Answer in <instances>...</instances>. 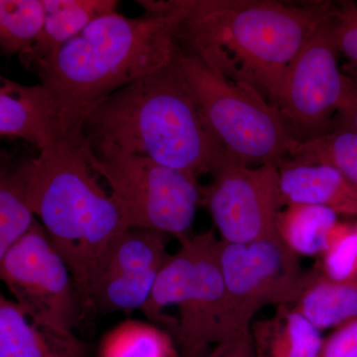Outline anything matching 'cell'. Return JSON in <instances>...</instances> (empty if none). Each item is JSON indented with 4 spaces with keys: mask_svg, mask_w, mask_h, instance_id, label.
I'll use <instances>...</instances> for the list:
<instances>
[{
    "mask_svg": "<svg viewBox=\"0 0 357 357\" xmlns=\"http://www.w3.org/2000/svg\"><path fill=\"white\" fill-rule=\"evenodd\" d=\"M138 17L100 16L44 60L36 73L50 98L58 137L82 135L89 115L109 96L172 60L191 0L137 1Z\"/></svg>",
    "mask_w": 357,
    "mask_h": 357,
    "instance_id": "1",
    "label": "cell"
},
{
    "mask_svg": "<svg viewBox=\"0 0 357 357\" xmlns=\"http://www.w3.org/2000/svg\"><path fill=\"white\" fill-rule=\"evenodd\" d=\"M333 2L191 0L178 31L181 51L277 107L288 68Z\"/></svg>",
    "mask_w": 357,
    "mask_h": 357,
    "instance_id": "2",
    "label": "cell"
},
{
    "mask_svg": "<svg viewBox=\"0 0 357 357\" xmlns=\"http://www.w3.org/2000/svg\"><path fill=\"white\" fill-rule=\"evenodd\" d=\"M83 135L89 147L114 148L197 178L229 155L185 79L180 48L165 66L96 107Z\"/></svg>",
    "mask_w": 357,
    "mask_h": 357,
    "instance_id": "3",
    "label": "cell"
},
{
    "mask_svg": "<svg viewBox=\"0 0 357 357\" xmlns=\"http://www.w3.org/2000/svg\"><path fill=\"white\" fill-rule=\"evenodd\" d=\"M83 134L60 137L21 163L34 215L69 267L82 309H89V278L110 241L129 229L119 202L100 187Z\"/></svg>",
    "mask_w": 357,
    "mask_h": 357,
    "instance_id": "4",
    "label": "cell"
},
{
    "mask_svg": "<svg viewBox=\"0 0 357 357\" xmlns=\"http://www.w3.org/2000/svg\"><path fill=\"white\" fill-rule=\"evenodd\" d=\"M177 252L160 270L142 310L155 326L174 335L182 351L208 349L244 332L237 325L218 261L213 229L178 238Z\"/></svg>",
    "mask_w": 357,
    "mask_h": 357,
    "instance_id": "5",
    "label": "cell"
},
{
    "mask_svg": "<svg viewBox=\"0 0 357 357\" xmlns=\"http://www.w3.org/2000/svg\"><path fill=\"white\" fill-rule=\"evenodd\" d=\"M181 62L208 126L232 159L259 167L278 165L289 156L298 139L280 110L182 51Z\"/></svg>",
    "mask_w": 357,
    "mask_h": 357,
    "instance_id": "6",
    "label": "cell"
},
{
    "mask_svg": "<svg viewBox=\"0 0 357 357\" xmlns=\"http://www.w3.org/2000/svg\"><path fill=\"white\" fill-rule=\"evenodd\" d=\"M88 157L109 185L128 229L189 236L202 204L198 178L114 148L89 146Z\"/></svg>",
    "mask_w": 357,
    "mask_h": 357,
    "instance_id": "7",
    "label": "cell"
},
{
    "mask_svg": "<svg viewBox=\"0 0 357 357\" xmlns=\"http://www.w3.org/2000/svg\"><path fill=\"white\" fill-rule=\"evenodd\" d=\"M0 277L33 324L73 335L81 303L69 267L43 225L35 222L0 257Z\"/></svg>",
    "mask_w": 357,
    "mask_h": 357,
    "instance_id": "8",
    "label": "cell"
},
{
    "mask_svg": "<svg viewBox=\"0 0 357 357\" xmlns=\"http://www.w3.org/2000/svg\"><path fill=\"white\" fill-rule=\"evenodd\" d=\"M218 261L237 325L250 330L256 312L268 305H293L306 285L300 256L278 234L248 243L220 239Z\"/></svg>",
    "mask_w": 357,
    "mask_h": 357,
    "instance_id": "9",
    "label": "cell"
},
{
    "mask_svg": "<svg viewBox=\"0 0 357 357\" xmlns=\"http://www.w3.org/2000/svg\"><path fill=\"white\" fill-rule=\"evenodd\" d=\"M332 8L288 68L282 83L277 109L289 128L303 136L300 140L331 130L349 89V77L338 66Z\"/></svg>",
    "mask_w": 357,
    "mask_h": 357,
    "instance_id": "10",
    "label": "cell"
},
{
    "mask_svg": "<svg viewBox=\"0 0 357 357\" xmlns=\"http://www.w3.org/2000/svg\"><path fill=\"white\" fill-rule=\"evenodd\" d=\"M213 181L201 187L202 204L229 243H248L277 234L278 165L248 167L225 157L211 172Z\"/></svg>",
    "mask_w": 357,
    "mask_h": 357,
    "instance_id": "11",
    "label": "cell"
},
{
    "mask_svg": "<svg viewBox=\"0 0 357 357\" xmlns=\"http://www.w3.org/2000/svg\"><path fill=\"white\" fill-rule=\"evenodd\" d=\"M167 241L168 234L151 229H129L115 236L89 274V309L142 311L170 256Z\"/></svg>",
    "mask_w": 357,
    "mask_h": 357,
    "instance_id": "12",
    "label": "cell"
},
{
    "mask_svg": "<svg viewBox=\"0 0 357 357\" xmlns=\"http://www.w3.org/2000/svg\"><path fill=\"white\" fill-rule=\"evenodd\" d=\"M278 190L282 208L306 204L357 217V188L332 166L284 159L278 164Z\"/></svg>",
    "mask_w": 357,
    "mask_h": 357,
    "instance_id": "13",
    "label": "cell"
},
{
    "mask_svg": "<svg viewBox=\"0 0 357 357\" xmlns=\"http://www.w3.org/2000/svg\"><path fill=\"white\" fill-rule=\"evenodd\" d=\"M0 134L20 138L40 151L58 139L48 93L41 84L25 86L1 77Z\"/></svg>",
    "mask_w": 357,
    "mask_h": 357,
    "instance_id": "14",
    "label": "cell"
},
{
    "mask_svg": "<svg viewBox=\"0 0 357 357\" xmlns=\"http://www.w3.org/2000/svg\"><path fill=\"white\" fill-rule=\"evenodd\" d=\"M84 344L33 324L14 301L0 297V357H83Z\"/></svg>",
    "mask_w": 357,
    "mask_h": 357,
    "instance_id": "15",
    "label": "cell"
},
{
    "mask_svg": "<svg viewBox=\"0 0 357 357\" xmlns=\"http://www.w3.org/2000/svg\"><path fill=\"white\" fill-rule=\"evenodd\" d=\"M251 340L257 357H319L321 331L292 305H281L269 318L251 324Z\"/></svg>",
    "mask_w": 357,
    "mask_h": 357,
    "instance_id": "16",
    "label": "cell"
},
{
    "mask_svg": "<svg viewBox=\"0 0 357 357\" xmlns=\"http://www.w3.org/2000/svg\"><path fill=\"white\" fill-rule=\"evenodd\" d=\"M46 18L41 34L29 50L20 56L26 69L44 60L74 39L86 26L105 14L114 13L115 0H44Z\"/></svg>",
    "mask_w": 357,
    "mask_h": 357,
    "instance_id": "17",
    "label": "cell"
},
{
    "mask_svg": "<svg viewBox=\"0 0 357 357\" xmlns=\"http://www.w3.org/2000/svg\"><path fill=\"white\" fill-rule=\"evenodd\" d=\"M292 306L321 333L344 325L357 318V275L333 280L312 268Z\"/></svg>",
    "mask_w": 357,
    "mask_h": 357,
    "instance_id": "18",
    "label": "cell"
},
{
    "mask_svg": "<svg viewBox=\"0 0 357 357\" xmlns=\"http://www.w3.org/2000/svg\"><path fill=\"white\" fill-rule=\"evenodd\" d=\"M338 217L335 211L321 206H284L277 217V234L300 257L319 258L330 245L333 230L340 222Z\"/></svg>",
    "mask_w": 357,
    "mask_h": 357,
    "instance_id": "19",
    "label": "cell"
},
{
    "mask_svg": "<svg viewBox=\"0 0 357 357\" xmlns=\"http://www.w3.org/2000/svg\"><path fill=\"white\" fill-rule=\"evenodd\" d=\"M175 340L163 328L143 323L123 321L107 333L100 357H178Z\"/></svg>",
    "mask_w": 357,
    "mask_h": 357,
    "instance_id": "20",
    "label": "cell"
},
{
    "mask_svg": "<svg viewBox=\"0 0 357 357\" xmlns=\"http://www.w3.org/2000/svg\"><path fill=\"white\" fill-rule=\"evenodd\" d=\"M27 196L21 164L0 172V257L20 241L36 222Z\"/></svg>",
    "mask_w": 357,
    "mask_h": 357,
    "instance_id": "21",
    "label": "cell"
},
{
    "mask_svg": "<svg viewBox=\"0 0 357 357\" xmlns=\"http://www.w3.org/2000/svg\"><path fill=\"white\" fill-rule=\"evenodd\" d=\"M289 157L302 163L332 166L357 188L356 131L333 129L316 137L297 140Z\"/></svg>",
    "mask_w": 357,
    "mask_h": 357,
    "instance_id": "22",
    "label": "cell"
},
{
    "mask_svg": "<svg viewBox=\"0 0 357 357\" xmlns=\"http://www.w3.org/2000/svg\"><path fill=\"white\" fill-rule=\"evenodd\" d=\"M44 0H0V50L10 57L25 53L45 24Z\"/></svg>",
    "mask_w": 357,
    "mask_h": 357,
    "instance_id": "23",
    "label": "cell"
},
{
    "mask_svg": "<svg viewBox=\"0 0 357 357\" xmlns=\"http://www.w3.org/2000/svg\"><path fill=\"white\" fill-rule=\"evenodd\" d=\"M314 267L333 280L357 275V220L337 222L330 245Z\"/></svg>",
    "mask_w": 357,
    "mask_h": 357,
    "instance_id": "24",
    "label": "cell"
},
{
    "mask_svg": "<svg viewBox=\"0 0 357 357\" xmlns=\"http://www.w3.org/2000/svg\"><path fill=\"white\" fill-rule=\"evenodd\" d=\"M333 38L340 56L347 59L345 75L357 79V4L354 1L333 2L332 13Z\"/></svg>",
    "mask_w": 357,
    "mask_h": 357,
    "instance_id": "25",
    "label": "cell"
},
{
    "mask_svg": "<svg viewBox=\"0 0 357 357\" xmlns=\"http://www.w3.org/2000/svg\"><path fill=\"white\" fill-rule=\"evenodd\" d=\"M319 357H357V318L333 328L324 338Z\"/></svg>",
    "mask_w": 357,
    "mask_h": 357,
    "instance_id": "26",
    "label": "cell"
},
{
    "mask_svg": "<svg viewBox=\"0 0 357 357\" xmlns=\"http://www.w3.org/2000/svg\"><path fill=\"white\" fill-rule=\"evenodd\" d=\"M347 77H349V84L347 96L335 116L331 130L344 129L357 132V79Z\"/></svg>",
    "mask_w": 357,
    "mask_h": 357,
    "instance_id": "27",
    "label": "cell"
},
{
    "mask_svg": "<svg viewBox=\"0 0 357 357\" xmlns=\"http://www.w3.org/2000/svg\"><path fill=\"white\" fill-rule=\"evenodd\" d=\"M208 357H257L250 332L215 344Z\"/></svg>",
    "mask_w": 357,
    "mask_h": 357,
    "instance_id": "28",
    "label": "cell"
},
{
    "mask_svg": "<svg viewBox=\"0 0 357 357\" xmlns=\"http://www.w3.org/2000/svg\"><path fill=\"white\" fill-rule=\"evenodd\" d=\"M210 351L202 349V351H182L178 357H208Z\"/></svg>",
    "mask_w": 357,
    "mask_h": 357,
    "instance_id": "29",
    "label": "cell"
}]
</instances>
